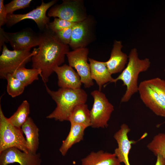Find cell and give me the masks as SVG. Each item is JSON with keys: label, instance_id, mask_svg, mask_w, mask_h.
<instances>
[{"label": "cell", "instance_id": "cell-4", "mask_svg": "<svg viewBox=\"0 0 165 165\" xmlns=\"http://www.w3.org/2000/svg\"><path fill=\"white\" fill-rule=\"evenodd\" d=\"M31 50H10L4 44L0 56V76L4 79L8 74H12L18 69L25 67L32 57L37 53L38 48Z\"/></svg>", "mask_w": 165, "mask_h": 165}, {"label": "cell", "instance_id": "cell-27", "mask_svg": "<svg viewBox=\"0 0 165 165\" xmlns=\"http://www.w3.org/2000/svg\"><path fill=\"white\" fill-rule=\"evenodd\" d=\"M31 0H13L5 5L7 14H12L15 11L29 7Z\"/></svg>", "mask_w": 165, "mask_h": 165}, {"label": "cell", "instance_id": "cell-12", "mask_svg": "<svg viewBox=\"0 0 165 165\" xmlns=\"http://www.w3.org/2000/svg\"><path fill=\"white\" fill-rule=\"evenodd\" d=\"M40 153L23 152L15 148H7L0 153V165L17 163L20 165H41Z\"/></svg>", "mask_w": 165, "mask_h": 165}, {"label": "cell", "instance_id": "cell-29", "mask_svg": "<svg viewBox=\"0 0 165 165\" xmlns=\"http://www.w3.org/2000/svg\"><path fill=\"white\" fill-rule=\"evenodd\" d=\"M72 27L66 28L54 33L62 42L69 45L71 40Z\"/></svg>", "mask_w": 165, "mask_h": 165}, {"label": "cell", "instance_id": "cell-5", "mask_svg": "<svg viewBox=\"0 0 165 165\" xmlns=\"http://www.w3.org/2000/svg\"><path fill=\"white\" fill-rule=\"evenodd\" d=\"M21 128L10 124L4 115L0 105V153L4 150L15 147L26 152H29L26 139Z\"/></svg>", "mask_w": 165, "mask_h": 165}, {"label": "cell", "instance_id": "cell-1", "mask_svg": "<svg viewBox=\"0 0 165 165\" xmlns=\"http://www.w3.org/2000/svg\"><path fill=\"white\" fill-rule=\"evenodd\" d=\"M39 34L38 52L31 58L33 68L41 71L40 76L45 84L54 72V68L64 61L69 46L63 43L47 27Z\"/></svg>", "mask_w": 165, "mask_h": 165}, {"label": "cell", "instance_id": "cell-3", "mask_svg": "<svg viewBox=\"0 0 165 165\" xmlns=\"http://www.w3.org/2000/svg\"><path fill=\"white\" fill-rule=\"evenodd\" d=\"M127 66L120 74L114 79L113 82L118 80L123 82L126 90L121 99V102H128L132 96L138 92V79L140 73L147 71L149 68L151 62L147 58L141 59L138 57L136 48H133L128 56Z\"/></svg>", "mask_w": 165, "mask_h": 165}, {"label": "cell", "instance_id": "cell-26", "mask_svg": "<svg viewBox=\"0 0 165 165\" xmlns=\"http://www.w3.org/2000/svg\"><path fill=\"white\" fill-rule=\"evenodd\" d=\"M146 81L165 103V80L159 77H156L146 80Z\"/></svg>", "mask_w": 165, "mask_h": 165}, {"label": "cell", "instance_id": "cell-20", "mask_svg": "<svg viewBox=\"0 0 165 165\" xmlns=\"http://www.w3.org/2000/svg\"><path fill=\"white\" fill-rule=\"evenodd\" d=\"M87 128L85 126L77 124H71L69 134L66 139L62 141L59 151L61 155H66L68 150L74 144L82 141L84 131Z\"/></svg>", "mask_w": 165, "mask_h": 165}, {"label": "cell", "instance_id": "cell-14", "mask_svg": "<svg viewBox=\"0 0 165 165\" xmlns=\"http://www.w3.org/2000/svg\"><path fill=\"white\" fill-rule=\"evenodd\" d=\"M130 130V129L128 126L123 123L113 136L118 144V147L114 150V153L119 162L121 163H123L125 165H130L128 155L132 145L136 142V141L130 140L129 139L128 134Z\"/></svg>", "mask_w": 165, "mask_h": 165}, {"label": "cell", "instance_id": "cell-33", "mask_svg": "<svg viewBox=\"0 0 165 165\" xmlns=\"http://www.w3.org/2000/svg\"><path fill=\"white\" fill-rule=\"evenodd\" d=\"M163 123H165V121L163 122Z\"/></svg>", "mask_w": 165, "mask_h": 165}, {"label": "cell", "instance_id": "cell-13", "mask_svg": "<svg viewBox=\"0 0 165 165\" xmlns=\"http://www.w3.org/2000/svg\"><path fill=\"white\" fill-rule=\"evenodd\" d=\"M140 98L145 105L156 115L165 118V103L151 88L146 80L138 85Z\"/></svg>", "mask_w": 165, "mask_h": 165}, {"label": "cell", "instance_id": "cell-9", "mask_svg": "<svg viewBox=\"0 0 165 165\" xmlns=\"http://www.w3.org/2000/svg\"><path fill=\"white\" fill-rule=\"evenodd\" d=\"M94 17L88 15L84 20L76 23L72 28L69 46L73 50L85 48L94 40L96 22Z\"/></svg>", "mask_w": 165, "mask_h": 165}, {"label": "cell", "instance_id": "cell-32", "mask_svg": "<svg viewBox=\"0 0 165 165\" xmlns=\"http://www.w3.org/2000/svg\"><path fill=\"white\" fill-rule=\"evenodd\" d=\"M164 73H165V68L164 69Z\"/></svg>", "mask_w": 165, "mask_h": 165}, {"label": "cell", "instance_id": "cell-21", "mask_svg": "<svg viewBox=\"0 0 165 165\" xmlns=\"http://www.w3.org/2000/svg\"><path fill=\"white\" fill-rule=\"evenodd\" d=\"M68 121L71 124H81L87 127H90V110L88 105L85 103L77 105L71 113Z\"/></svg>", "mask_w": 165, "mask_h": 165}, {"label": "cell", "instance_id": "cell-8", "mask_svg": "<svg viewBox=\"0 0 165 165\" xmlns=\"http://www.w3.org/2000/svg\"><path fill=\"white\" fill-rule=\"evenodd\" d=\"M0 50L5 42H9L13 50H31L39 44V34H36L30 28L9 33L0 28Z\"/></svg>", "mask_w": 165, "mask_h": 165}, {"label": "cell", "instance_id": "cell-23", "mask_svg": "<svg viewBox=\"0 0 165 165\" xmlns=\"http://www.w3.org/2000/svg\"><path fill=\"white\" fill-rule=\"evenodd\" d=\"M12 74L26 87L38 79V76L41 75V71L38 69H27L23 67L18 69Z\"/></svg>", "mask_w": 165, "mask_h": 165}, {"label": "cell", "instance_id": "cell-15", "mask_svg": "<svg viewBox=\"0 0 165 165\" xmlns=\"http://www.w3.org/2000/svg\"><path fill=\"white\" fill-rule=\"evenodd\" d=\"M57 75L58 86L61 88L72 89L81 88V78L73 68L66 64L57 66L53 69Z\"/></svg>", "mask_w": 165, "mask_h": 165}, {"label": "cell", "instance_id": "cell-24", "mask_svg": "<svg viewBox=\"0 0 165 165\" xmlns=\"http://www.w3.org/2000/svg\"><path fill=\"white\" fill-rule=\"evenodd\" d=\"M5 79H6L7 82V92L12 97H16L24 92L25 86L12 74H7Z\"/></svg>", "mask_w": 165, "mask_h": 165}, {"label": "cell", "instance_id": "cell-7", "mask_svg": "<svg viewBox=\"0 0 165 165\" xmlns=\"http://www.w3.org/2000/svg\"><path fill=\"white\" fill-rule=\"evenodd\" d=\"M91 95L94 98V103L90 110V127L94 128H106L114 110V107L101 91L94 90Z\"/></svg>", "mask_w": 165, "mask_h": 165}, {"label": "cell", "instance_id": "cell-10", "mask_svg": "<svg viewBox=\"0 0 165 165\" xmlns=\"http://www.w3.org/2000/svg\"><path fill=\"white\" fill-rule=\"evenodd\" d=\"M89 52L86 47L79 48L69 51L66 55L69 65L76 70L82 83L86 88H90L94 85L90 64L88 62Z\"/></svg>", "mask_w": 165, "mask_h": 165}, {"label": "cell", "instance_id": "cell-2", "mask_svg": "<svg viewBox=\"0 0 165 165\" xmlns=\"http://www.w3.org/2000/svg\"><path fill=\"white\" fill-rule=\"evenodd\" d=\"M46 91L56 102L55 109L46 118L62 122L68 121L69 116L78 105L86 103L87 94L81 88L72 89L60 88L57 91L50 90L46 85Z\"/></svg>", "mask_w": 165, "mask_h": 165}, {"label": "cell", "instance_id": "cell-16", "mask_svg": "<svg viewBox=\"0 0 165 165\" xmlns=\"http://www.w3.org/2000/svg\"><path fill=\"white\" fill-rule=\"evenodd\" d=\"M121 41L115 40L109 59L105 62L108 70L112 74L121 72L125 68L128 60V56L122 51Z\"/></svg>", "mask_w": 165, "mask_h": 165}, {"label": "cell", "instance_id": "cell-22", "mask_svg": "<svg viewBox=\"0 0 165 165\" xmlns=\"http://www.w3.org/2000/svg\"><path fill=\"white\" fill-rule=\"evenodd\" d=\"M30 112V105L26 100L24 101L16 112L9 118H7L12 125L21 128L28 118Z\"/></svg>", "mask_w": 165, "mask_h": 165}, {"label": "cell", "instance_id": "cell-18", "mask_svg": "<svg viewBox=\"0 0 165 165\" xmlns=\"http://www.w3.org/2000/svg\"><path fill=\"white\" fill-rule=\"evenodd\" d=\"M81 165H121L115 154L100 150L91 152L82 159Z\"/></svg>", "mask_w": 165, "mask_h": 165}, {"label": "cell", "instance_id": "cell-19", "mask_svg": "<svg viewBox=\"0 0 165 165\" xmlns=\"http://www.w3.org/2000/svg\"><path fill=\"white\" fill-rule=\"evenodd\" d=\"M26 136L27 144L29 151L36 153L39 145V129L32 119L29 117L21 127Z\"/></svg>", "mask_w": 165, "mask_h": 165}, {"label": "cell", "instance_id": "cell-25", "mask_svg": "<svg viewBox=\"0 0 165 165\" xmlns=\"http://www.w3.org/2000/svg\"><path fill=\"white\" fill-rule=\"evenodd\" d=\"M147 147L155 156L160 155L165 159V133L155 135Z\"/></svg>", "mask_w": 165, "mask_h": 165}, {"label": "cell", "instance_id": "cell-28", "mask_svg": "<svg viewBox=\"0 0 165 165\" xmlns=\"http://www.w3.org/2000/svg\"><path fill=\"white\" fill-rule=\"evenodd\" d=\"M75 23L56 17L53 21L49 23L48 27L50 30L55 32L66 28L73 27Z\"/></svg>", "mask_w": 165, "mask_h": 165}, {"label": "cell", "instance_id": "cell-31", "mask_svg": "<svg viewBox=\"0 0 165 165\" xmlns=\"http://www.w3.org/2000/svg\"><path fill=\"white\" fill-rule=\"evenodd\" d=\"M157 159L155 165H165V159L160 155L157 156Z\"/></svg>", "mask_w": 165, "mask_h": 165}, {"label": "cell", "instance_id": "cell-17", "mask_svg": "<svg viewBox=\"0 0 165 165\" xmlns=\"http://www.w3.org/2000/svg\"><path fill=\"white\" fill-rule=\"evenodd\" d=\"M92 79L95 80L101 91L103 85L108 82H113L114 79L112 76L107 67L105 62L97 61L88 58Z\"/></svg>", "mask_w": 165, "mask_h": 165}, {"label": "cell", "instance_id": "cell-11", "mask_svg": "<svg viewBox=\"0 0 165 165\" xmlns=\"http://www.w3.org/2000/svg\"><path fill=\"white\" fill-rule=\"evenodd\" d=\"M57 2V0H53L45 3L42 1L40 5L27 13L8 14L6 25L10 27L23 20L31 19L35 21L39 29L42 31L47 27L50 22L49 17L46 15L47 11Z\"/></svg>", "mask_w": 165, "mask_h": 165}, {"label": "cell", "instance_id": "cell-30", "mask_svg": "<svg viewBox=\"0 0 165 165\" xmlns=\"http://www.w3.org/2000/svg\"><path fill=\"white\" fill-rule=\"evenodd\" d=\"M7 13L3 0H0V27L5 24L7 22Z\"/></svg>", "mask_w": 165, "mask_h": 165}, {"label": "cell", "instance_id": "cell-6", "mask_svg": "<svg viewBox=\"0 0 165 165\" xmlns=\"http://www.w3.org/2000/svg\"><path fill=\"white\" fill-rule=\"evenodd\" d=\"M47 15L49 17L58 18L75 23L84 20L88 16L82 0H63L61 4L52 6Z\"/></svg>", "mask_w": 165, "mask_h": 165}]
</instances>
